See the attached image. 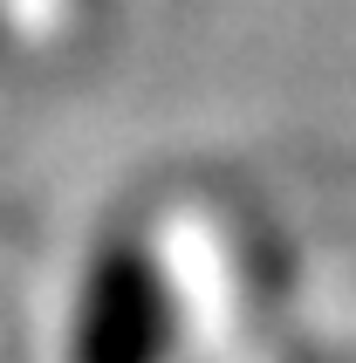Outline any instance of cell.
Listing matches in <instances>:
<instances>
[{
  "label": "cell",
  "mask_w": 356,
  "mask_h": 363,
  "mask_svg": "<svg viewBox=\"0 0 356 363\" xmlns=\"http://www.w3.org/2000/svg\"><path fill=\"white\" fill-rule=\"evenodd\" d=\"M172 357V281L151 247H103L76 295L69 363H165Z\"/></svg>",
  "instance_id": "6da1fadb"
}]
</instances>
